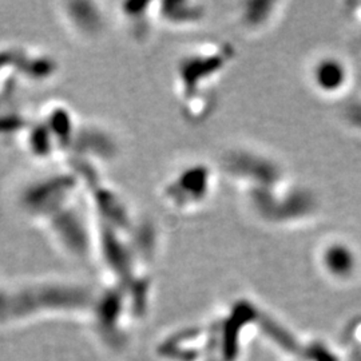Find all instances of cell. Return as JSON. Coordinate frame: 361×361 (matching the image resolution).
Masks as SVG:
<instances>
[{"instance_id":"1","label":"cell","mask_w":361,"mask_h":361,"mask_svg":"<svg viewBox=\"0 0 361 361\" xmlns=\"http://www.w3.org/2000/svg\"><path fill=\"white\" fill-rule=\"evenodd\" d=\"M55 13L66 31L82 43H92L104 35L106 15L99 3L65 1L55 3Z\"/></svg>"},{"instance_id":"2","label":"cell","mask_w":361,"mask_h":361,"mask_svg":"<svg viewBox=\"0 0 361 361\" xmlns=\"http://www.w3.org/2000/svg\"><path fill=\"white\" fill-rule=\"evenodd\" d=\"M153 7V3H118L116 8V20L130 38L137 42H143L153 26L152 20L158 18L157 4L154 10Z\"/></svg>"}]
</instances>
